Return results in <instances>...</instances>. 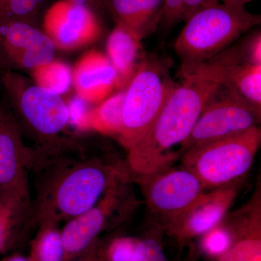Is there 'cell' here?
Here are the masks:
<instances>
[{"mask_svg":"<svg viewBox=\"0 0 261 261\" xmlns=\"http://www.w3.org/2000/svg\"><path fill=\"white\" fill-rule=\"evenodd\" d=\"M36 225L61 224L80 216L100 200L113 185L130 178L121 163L89 155L74 142L64 150L36 161Z\"/></svg>","mask_w":261,"mask_h":261,"instance_id":"1","label":"cell"},{"mask_svg":"<svg viewBox=\"0 0 261 261\" xmlns=\"http://www.w3.org/2000/svg\"><path fill=\"white\" fill-rule=\"evenodd\" d=\"M183 78L145 138L128 151V168L139 177L171 167L178 157L173 147L181 146L182 153L206 103L221 86L194 73Z\"/></svg>","mask_w":261,"mask_h":261,"instance_id":"2","label":"cell"},{"mask_svg":"<svg viewBox=\"0 0 261 261\" xmlns=\"http://www.w3.org/2000/svg\"><path fill=\"white\" fill-rule=\"evenodd\" d=\"M0 83L22 135L34 142V162L64 150L74 142L63 136L70 127L69 111L61 95L13 70H2Z\"/></svg>","mask_w":261,"mask_h":261,"instance_id":"3","label":"cell"},{"mask_svg":"<svg viewBox=\"0 0 261 261\" xmlns=\"http://www.w3.org/2000/svg\"><path fill=\"white\" fill-rule=\"evenodd\" d=\"M260 21V15L245 7L211 0L189 17L175 42L182 74L218 56Z\"/></svg>","mask_w":261,"mask_h":261,"instance_id":"4","label":"cell"},{"mask_svg":"<svg viewBox=\"0 0 261 261\" xmlns=\"http://www.w3.org/2000/svg\"><path fill=\"white\" fill-rule=\"evenodd\" d=\"M176 86L167 62L143 57L124 89L122 125L117 138L127 152L145 138Z\"/></svg>","mask_w":261,"mask_h":261,"instance_id":"5","label":"cell"},{"mask_svg":"<svg viewBox=\"0 0 261 261\" xmlns=\"http://www.w3.org/2000/svg\"><path fill=\"white\" fill-rule=\"evenodd\" d=\"M261 144V130L243 133L190 147L182 155L181 167L191 171L205 190L239 184L251 168Z\"/></svg>","mask_w":261,"mask_h":261,"instance_id":"6","label":"cell"},{"mask_svg":"<svg viewBox=\"0 0 261 261\" xmlns=\"http://www.w3.org/2000/svg\"><path fill=\"white\" fill-rule=\"evenodd\" d=\"M130 178L113 185L97 203L65 222L61 228L64 261H73L88 250L104 231L118 226L137 205L130 189Z\"/></svg>","mask_w":261,"mask_h":261,"instance_id":"7","label":"cell"},{"mask_svg":"<svg viewBox=\"0 0 261 261\" xmlns=\"http://www.w3.org/2000/svg\"><path fill=\"white\" fill-rule=\"evenodd\" d=\"M261 107L255 106L229 87L221 85L202 110L182 153L194 147L243 133L258 127Z\"/></svg>","mask_w":261,"mask_h":261,"instance_id":"8","label":"cell"},{"mask_svg":"<svg viewBox=\"0 0 261 261\" xmlns=\"http://www.w3.org/2000/svg\"><path fill=\"white\" fill-rule=\"evenodd\" d=\"M139 178L149 211L166 230L205 192L198 178L182 167L166 168Z\"/></svg>","mask_w":261,"mask_h":261,"instance_id":"9","label":"cell"},{"mask_svg":"<svg viewBox=\"0 0 261 261\" xmlns=\"http://www.w3.org/2000/svg\"><path fill=\"white\" fill-rule=\"evenodd\" d=\"M42 30L56 49L72 51L95 42L102 34L97 13L84 5L58 0L44 12Z\"/></svg>","mask_w":261,"mask_h":261,"instance_id":"10","label":"cell"},{"mask_svg":"<svg viewBox=\"0 0 261 261\" xmlns=\"http://www.w3.org/2000/svg\"><path fill=\"white\" fill-rule=\"evenodd\" d=\"M56 47L37 25L20 22L0 23L2 70H32L54 59Z\"/></svg>","mask_w":261,"mask_h":261,"instance_id":"11","label":"cell"},{"mask_svg":"<svg viewBox=\"0 0 261 261\" xmlns=\"http://www.w3.org/2000/svg\"><path fill=\"white\" fill-rule=\"evenodd\" d=\"M238 191V184L205 192L174 224L166 229L180 245L202 236L224 219Z\"/></svg>","mask_w":261,"mask_h":261,"instance_id":"12","label":"cell"},{"mask_svg":"<svg viewBox=\"0 0 261 261\" xmlns=\"http://www.w3.org/2000/svg\"><path fill=\"white\" fill-rule=\"evenodd\" d=\"M23 137L9 108L0 103V188L29 186L35 152Z\"/></svg>","mask_w":261,"mask_h":261,"instance_id":"13","label":"cell"},{"mask_svg":"<svg viewBox=\"0 0 261 261\" xmlns=\"http://www.w3.org/2000/svg\"><path fill=\"white\" fill-rule=\"evenodd\" d=\"M191 73L229 87L249 102L261 107V65L240 59L231 51V54L220 53L184 74Z\"/></svg>","mask_w":261,"mask_h":261,"instance_id":"14","label":"cell"},{"mask_svg":"<svg viewBox=\"0 0 261 261\" xmlns=\"http://www.w3.org/2000/svg\"><path fill=\"white\" fill-rule=\"evenodd\" d=\"M35 226L29 186L0 188V255L21 245Z\"/></svg>","mask_w":261,"mask_h":261,"instance_id":"15","label":"cell"},{"mask_svg":"<svg viewBox=\"0 0 261 261\" xmlns=\"http://www.w3.org/2000/svg\"><path fill=\"white\" fill-rule=\"evenodd\" d=\"M75 94L92 105H97L117 89V75L106 55L96 49L84 53L73 68Z\"/></svg>","mask_w":261,"mask_h":261,"instance_id":"16","label":"cell"},{"mask_svg":"<svg viewBox=\"0 0 261 261\" xmlns=\"http://www.w3.org/2000/svg\"><path fill=\"white\" fill-rule=\"evenodd\" d=\"M236 215L227 224L232 244L216 261H261L260 200L253 199Z\"/></svg>","mask_w":261,"mask_h":261,"instance_id":"17","label":"cell"},{"mask_svg":"<svg viewBox=\"0 0 261 261\" xmlns=\"http://www.w3.org/2000/svg\"><path fill=\"white\" fill-rule=\"evenodd\" d=\"M140 34L120 22L110 34L106 43L107 57L117 75V89L123 90L135 74L142 56Z\"/></svg>","mask_w":261,"mask_h":261,"instance_id":"18","label":"cell"},{"mask_svg":"<svg viewBox=\"0 0 261 261\" xmlns=\"http://www.w3.org/2000/svg\"><path fill=\"white\" fill-rule=\"evenodd\" d=\"M165 0H106V9L116 21L138 33L142 38L159 27Z\"/></svg>","mask_w":261,"mask_h":261,"instance_id":"19","label":"cell"},{"mask_svg":"<svg viewBox=\"0 0 261 261\" xmlns=\"http://www.w3.org/2000/svg\"><path fill=\"white\" fill-rule=\"evenodd\" d=\"M31 242L29 261H64L65 250L60 224L45 221L37 225Z\"/></svg>","mask_w":261,"mask_h":261,"instance_id":"20","label":"cell"},{"mask_svg":"<svg viewBox=\"0 0 261 261\" xmlns=\"http://www.w3.org/2000/svg\"><path fill=\"white\" fill-rule=\"evenodd\" d=\"M123 99L124 89L92 108L89 115V130L105 135H118L122 125Z\"/></svg>","mask_w":261,"mask_h":261,"instance_id":"21","label":"cell"},{"mask_svg":"<svg viewBox=\"0 0 261 261\" xmlns=\"http://www.w3.org/2000/svg\"><path fill=\"white\" fill-rule=\"evenodd\" d=\"M34 83L63 95L73 86V68L65 62L53 59L30 70Z\"/></svg>","mask_w":261,"mask_h":261,"instance_id":"22","label":"cell"},{"mask_svg":"<svg viewBox=\"0 0 261 261\" xmlns=\"http://www.w3.org/2000/svg\"><path fill=\"white\" fill-rule=\"evenodd\" d=\"M44 0H0V23L20 22L37 25Z\"/></svg>","mask_w":261,"mask_h":261,"instance_id":"23","label":"cell"},{"mask_svg":"<svg viewBox=\"0 0 261 261\" xmlns=\"http://www.w3.org/2000/svg\"><path fill=\"white\" fill-rule=\"evenodd\" d=\"M201 237V250L211 258L217 259L231 247L233 235L227 224L221 222Z\"/></svg>","mask_w":261,"mask_h":261,"instance_id":"24","label":"cell"},{"mask_svg":"<svg viewBox=\"0 0 261 261\" xmlns=\"http://www.w3.org/2000/svg\"><path fill=\"white\" fill-rule=\"evenodd\" d=\"M139 240L132 237H117L109 243H102L104 261H130Z\"/></svg>","mask_w":261,"mask_h":261,"instance_id":"25","label":"cell"},{"mask_svg":"<svg viewBox=\"0 0 261 261\" xmlns=\"http://www.w3.org/2000/svg\"><path fill=\"white\" fill-rule=\"evenodd\" d=\"M65 102L69 111L70 127L79 132L89 130V115L92 105L76 94L67 99Z\"/></svg>","mask_w":261,"mask_h":261,"instance_id":"26","label":"cell"},{"mask_svg":"<svg viewBox=\"0 0 261 261\" xmlns=\"http://www.w3.org/2000/svg\"><path fill=\"white\" fill-rule=\"evenodd\" d=\"M130 261H168L159 238L148 236L139 240Z\"/></svg>","mask_w":261,"mask_h":261,"instance_id":"27","label":"cell"},{"mask_svg":"<svg viewBox=\"0 0 261 261\" xmlns=\"http://www.w3.org/2000/svg\"><path fill=\"white\" fill-rule=\"evenodd\" d=\"M247 60L250 63L261 65V36L260 33L252 38L247 46Z\"/></svg>","mask_w":261,"mask_h":261,"instance_id":"28","label":"cell"},{"mask_svg":"<svg viewBox=\"0 0 261 261\" xmlns=\"http://www.w3.org/2000/svg\"><path fill=\"white\" fill-rule=\"evenodd\" d=\"M73 261H104L102 252V242L97 240L88 250Z\"/></svg>","mask_w":261,"mask_h":261,"instance_id":"29","label":"cell"},{"mask_svg":"<svg viewBox=\"0 0 261 261\" xmlns=\"http://www.w3.org/2000/svg\"><path fill=\"white\" fill-rule=\"evenodd\" d=\"M211 0H184V21Z\"/></svg>","mask_w":261,"mask_h":261,"instance_id":"30","label":"cell"},{"mask_svg":"<svg viewBox=\"0 0 261 261\" xmlns=\"http://www.w3.org/2000/svg\"><path fill=\"white\" fill-rule=\"evenodd\" d=\"M75 4L84 5L95 13L106 9V0H68Z\"/></svg>","mask_w":261,"mask_h":261,"instance_id":"31","label":"cell"},{"mask_svg":"<svg viewBox=\"0 0 261 261\" xmlns=\"http://www.w3.org/2000/svg\"><path fill=\"white\" fill-rule=\"evenodd\" d=\"M0 261H29V257L24 256L18 252H11L10 255H6L0 259Z\"/></svg>","mask_w":261,"mask_h":261,"instance_id":"32","label":"cell"},{"mask_svg":"<svg viewBox=\"0 0 261 261\" xmlns=\"http://www.w3.org/2000/svg\"><path fill=\"white\" fill-rule=\"evenodd\" d=\"M225 4L236 5V6L245 7V5L252 0H219Z\"/></svg>","mask_w":261,"mask_h":261,"instance_id":"33","label":"cell"}]
</instances>
